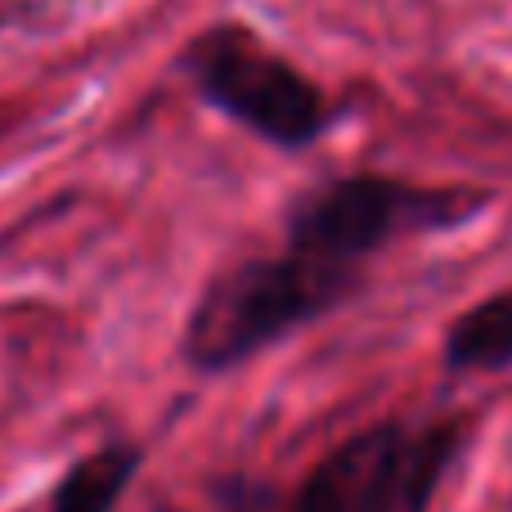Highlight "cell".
Listing matches in <instances>:
<instances>
[{
    "label": "cell",
    "mask_w": 512,
    "mask_h": 512,
    "mask_svg": "<svg viewBox=\"0 0 512 512\" xmlns=\"http://www.w3.org/2000/svg\"><path fill=\"white\" fill-rule=\"evenodd\" d=\"M360 288V265H337L301 252L239 261L207 279V288L198 292L180 333V360L198 378H221L297 328L342 310L351 297H360Z\"/></svg>",
    "instance_id": "1"
},
{
    "label": "cell",
    "mask_w": 512,
    "mask_h": 512,
    "mask_svg": "<svg viewBox=\"0 0 512 512\" xmlns=\"http://www.w3.org/2000/svg\"><path fill=\"white\" fill-rule=\"evenodd\" d=\"M463 450V423L387 418L346 436L292 495L288 512H427Z\"/></svg>",
    "instance_id": "2"
},
{
    "label": "cell",
    "mask_w": 512,
    "mask_h": 512,
    "mask_svg": "<svg viewBox=\"0 0 512 512\" xmlns=\"http://www.w3.org/2000/svg\"><path fill=\"white\" fill-rule=\"evenodd\" d=\"M140 468H144L140 445L131 441L99 445V450L81 454L59 477V486L50 495V512H117Z\"/></svg>",
    "instance_id": "6"
},
{
    "label": "cell",
    "mask_w": 512,
    "mask_h": 512,
    "mask_svg": "<svg viewBox=\"0 0 512 512\" xmlns=\"http://www.w3.org/2000/svg\"><path fill=\"white\" fill-rule=\"evenodd\" d=\"M477 207V198H459L450 189H418L364 171V176H342L306 189L283 216V243L301 256L360 265L400 234L445 230L468 221Z\"/></svg>",
    "instance_id": "3"
},
{
    "label": "cell",
    "mask_w": 512,
    "mask_h": 512,
    "mask_svg": "<svg viewBox=\"0 0 512 512\" xmlns=\"http://www.w3.org/2000/svg\"><path fill=\"white\" fill-rule=\"evenodd\" d=\"M441 360L450 373H504L512 369V288H499L468 306L445 328Z\"/></svg>",
    "instance_id": "5"
},
{
    "label": "cell",
    "mask_w": 512,
    "mask_h": 512,
    "mask_svg": "<svg viewBox=\"0 0 512 512\" xmlns=\"http://www.w3.org/2000/svg\"><path fill=\"white\" fill-rule=\"evenodd\" d=\"M180 68L216 113L234 117L274 149H306L328 131V99L315 81L248 27H207L185 50Z\"/></svg>",
    "instance_id": "4"
}]
</instances>
